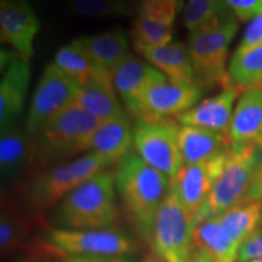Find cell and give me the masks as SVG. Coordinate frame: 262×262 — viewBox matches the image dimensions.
Segmentation results:
<instances>
[{
    "instance_id": "cell-1",
    "label": "cell",
    "mask_w": 262,
    "mask_h": 262,
    "mask_svg": "<svg viewBox=\"0 0 262 262\" xmlns=\"http://www.w3.org/2000/svg\"><path fill=\"white\" fill-rule=\"evenodd\" d=\"M114 185L127 217L139 233L150 242L156 215L168 194L171 180L130 153L118 165Z\"/></svg>"
},
{
    "instance_id": "cell-2",
    "label": "cell",
    "mask_w": 262,
    "mask_h": 262,
    "mask_svg": "<svg viewBox=\"0 0 262 262\" xmlns=\"http://www.w3.org/2000/svg\"><path fill=\"white\" fill-rule=\"evenodd\" d=\"M114 175L101 171L62 199L57 224L64 229H111L118 220Z\"/></svg>"
},
{
    "instance_id": "cell-3",
    "label": "cell",
    "mask_w": 262,
    "mask_h": 262,
    "mask_svg": "<svg viewBox=\"0 0 262 262\" xmlns=\"http://www.w3.org/2000/svg\"><path fill=\"white\" fill-rule=\"evenodd\" d=\"M100 122L77 102L64 108L32 137L39 168L88 152L91 135Z\"/></svg>"
},
{
    "instance_id": "cell-4",
    "label": "cell",
    "mask_w": 262,
    "mask_h": 262,
    "mask_svg": "<svg viewBox=\"0 0 262 262\" xmlns=\"http://www.w3.org/2000/svg\"><path fill=\"white\" fill-rule=\"evenodd\" d=\"M110 165L111 162L104 157L89 152L71 162L33 173L19 188L31 212L40 214Z\"/></svg>"
},
{
    "instance_id": "cell-5",
    "label": "cell",
    "mask_w": 262,
    "mask_h": 262,
    "mask_svg": "<svg viewBox=\"0 0 262 262\" xmlns=\"http://www.w3.org/2000/svg\"><path fill=\"white\" fill-rule=\"evenodd\" d=\"M238 31V19L228 14L192 32L188 40L195 84L204 86H232L227 66L229 44Z\"/></svg>"
},
{
    "instance_id": "cell-6",
    "label": "cell",
    "mask_w": 262,
    "mask_h": 262,
    "mask_svg": "<svg viewBox=\"0 0 262 262\" xmlns=\"http://www.w3.org/2000/svg\"><path fill=\"white\" fill-rule=\"evenodd\" d=\"M262 160V147L232 145L228 149L224 170L193 224L217 217L226 210L247 198L255 173Z\"/></svg>"
},
{
    "instance_id": "cell-7",
    "label": "cell",
    "mask_w": 262,
    "mask_h": 262,
    "mask_svg": "<svg viewBox=\"0 0 262 262\" xmlns=\"http://www.w3.org/2000/svg\"><path fill=\"white\" fill-rule=\"evenodd\" d=\"M193 216L182 205L171 183L153 224V250L168 262H187L193 251Z\"/></svg>"
},
{
    "instance_id": "cell-8",
    "label": "cell",
    "mask_w": 262,
    "mask_h": 262,
    "mask_svg": "<svg viewBox=\"0 0 262 262\" xmlns=\"http://www.w3.org/2000/svg\"><path fill=\"white\" fill-rule=\"evenodd\" d=\"M181 125L175 119L149 122L137 119L134 126V148L148 165L171 180L183 166L179 134Z\"/></svg>"
},
{
    "instance_id": "cell-9",
    "label": "cell",
    "mask_w": 262,
    "mask_h": 262,
    "mask_svg": "<svg viewBox=\"0 0 262 262\" xmlns=\"http://www.w3.org/2000/svg\"><path fill=\"white\" fill-rule=\"evenodd\" d=\"M79 86L54 62L49 63L42 71L29 106L26 120L28 135L34 136L49 119L77 102Z\"/></svg>"
},
{
    "instance_id": "cell-10",
    "label": "cell",
    "mask_w": 262,
    "mask_h": 262,
    "mask_svg": "<svg viewBox=\"0 0 262 262\" xmlns=\"http://www.w3.org/2000/svg\"><path fill=\"white\" fill-rule=\"evenodd\" d=\"M49 242L68 255H129L133 241L117 229H64L49 232Z\"/></svg>"
},
{
    "instance_id": "cell-11",
    "label": "cell",
    "mask_w": 262,
    "mask_h": 262,
    "mask_svg": "<svg viewBox=\"0 0 262 262\" xmlns=\"http://www.w3.org/2000/svg\"><path fill=\"white\" fill-rule=\"evenodd\" d=\"M202 95L203 88L196 84L159 81L152 85L141 98L136 120L159 122L175 119L176 116L196 106Z\"/></svg>"
},
{
    "instance_id": "cell-12",
    "label": "cell",
    "mask_w": 262,
    "mask_h": 262,
    "mask_svg": "<svg viewBox=\"0 0 262 262\" xmlns=\"http://www.w3.org/2000/svg\"><path fill=\"white\" fill-rule=\"evenodd\" d=\"M0 130L17 125L24 112L25 98L31 81L29 61L15 50L2 49L0 56Z\"/></svg>"
},
{
    "instance_id": "cell-13",
    "label": "cell",
    "mask_w": 262,
    "mask_h": 262,
    "mask_svg": "<svg viewBox=\"0 0 262 262\" xmlns=\"http://www.w3.org/2000/svg\"><path fill=\"white\" fill-rule=\"evenodd\" d=\"M228 150L204 162L183 165L171 183L186 210L198 214L224 170Z\"/></svg>"
},
{
    "instance_id": "cell-14",
    "label": "cell",
    "mask_w": 262,
    "mask_h": 262,
    "mask_svg": "<svg viewBox=\"0 0 262 262\" xmlns=\"http://www.w3.org/2000/svg\"><path fill=\"white\" fill-rule=\"evenodd\" d=\"M40 22L27 0H0V39L26 60L34 54Z\"/></svg>"
},
{
    "instance_id": "cell-15",
    "label": "cell",
    "mask_w": 262,
    "mask_h": 262,
    "mask_svg": "<svg viewBox=\"0 0 262 262\" xmlns=\"http://www.w3.org/2000/svg\"><path fill=\"white\" fill-rule=\"evenodd\" d=\"M0 171L3 188L25 183L38 166L34 142L26 130L17 125L0 130ZM35 173V172H34Z\"/></svg>"
},
{
    "instance_id": "cell-16",
    "label": "cell",
    "mask_w": 262,
    "mask_h": 262,
    "mask_svg": "<svg viewBox=\"0 0 262 262\" xmlns=\"http://www.w3.org/2000/svg\"><path fill=\"white\" fill-rule=\"evenodd\" d=\"M113 86L129 114L137 117L140 101L152 85L168 80L162 72L139 57L129 55L112 73Z\"/></svg>"
},
{
    "instance_id": "cell-17",
    "label": "cell",
    "mask_w": 262,
    "mask_h": 262,
    "mask_svg": "<svg viewBox=\"0 0 262 262\" xmlns=\"http://www.w3.org/2000/svg\"><path fill=\"white\" fill-rule=\"evenodd\" d=\"M244 93L243 89L232 85L220 93L202 101L191 110L175 117L181 126H198L228 134L229 124L233 116L234 103Z\"/></svg>"
},
{
    "instance_id": "cell-18",
    "label": "cell",
    "mask_w": 262,
    "mask_h": 262,
    "mask_svg": "<svg viewBox=\"0 0 262 262\" xmlns=\"http://www.w3.org/2000/svg\"><path fill=\"white\" fill-rule=\"evenodd\" d=\"M232 145L262 147V86L245 90L235 104L228 130Z\"/></svg>"
},
{
    "instance_id": "cell-19",
    "label": "cell",
    "mask_w": 262,
    "mask_h": 262,
    "mask_svg": "<svg viewBox=\"0 0 262 262\" xmlns=\"http://www.w3.org/2000/svg\"><path fill=\"white\" fill-rule=\"evenodd\" d=\"M131 147H134V127L124 114L100 123L90 137L88 152L102 156L114 164L126 158Z\"/></svg>"
},
{
    "instance_id": "cell-20",
    "label": "cell",
    "mask_w": 262,
    "mask_h": 262,
    "mask_svg": "<svg viewBox=\"0 0 262 262\" xmlns=\"http://www.w3.org/2000/svg\"><path fill=\"white\" fill-rule=\"evenodd\" d=\"M85 54L102 70L112 72L129 56V39L122 28L108 29L94 35L74 39Z\"/></svg>"
},
{
    "instance_id": "cell-21",
    "label": "cell",
    "mask_w": 262,
    "mask_h": 262,
    "mask_svg": "<svg viewBox=\"0 0 262 262\" xmlns=\"http://www.w3.org/2000/svg\"><path fill=\"white\" fill-rule=\"evenodd\" d=\"M183 165L211 159L231 148L228 134L198 126H181L179 134Z\"/></svg>"
},
{
    "instance_id": "cell-22",
    "label": "cell",
    "mask_w": 262,
    "mask_h": 262,
    "mask_svg": "<svg viewBox=\"0 0 262 262\" xmlns=\"http://www.w3.org/2000/svg\"><path fill=\"white\" fill-rule=\"evenodd\" d=\"M140 55L153 67L160 70L171 83L195 84L188 47L183 42L171 41L164 47L142 51Z\"/></svg>"
},
{
    "instance_id": "cell-23",
    "label": "cell",
    "mask_w": 262,
    "mask_h": 262,
    "mask_svg": "<svg viewBox=\"0 0 262 262\" xmlns=\"http://www.w3.org/2000/svg\"><path fill=\"white\" fill-rule=\"evenodd\" d=\"M77 103L100 123L125 114L112 80H90L80 85Z\"/></svg>"
},
{
    "instance_id": "cell-24",
    "label": "cell",
    "mask_w": 262,
    "mask_h": 262,
    "mask_svg": "<svg viewBox=\"0 0 262 262\" xmlns=\"http://www.w3.org/2000/svg\"><path fill=\"white\" fill-rule=\"evenodd\" d=\"M219 224L235 247L241 248L262 225V201L243 199L217 216Z\"/></svg>"
},
{
    "instance_id": "cell-25",
    "label": "cell",
    "mask_w": 262,
    "mask_h": 262,
    "mask_svg": "<svg viewBox=\"0 0 262 262\" xmlns=\"http://www.w3.org/2000/svg\"><path fill=\"white\" fill-rule=\"evenodd\" d=\"M42 224L44 220L39 214L35 212L25 214L16 210L15 205L11 206L8 202H3L2 219H0L2 254L10 255L24 248L32 231Z\"/></svg>"
},
{
    "instance_id": "cell-26",
    "label": "cell",
    "mask_w": 262,
    "mask_h": 262,
    "mask_svg": "<svg viewBox=\"0 0 262 262\" xmlns=\"http://www.w3.org/2000/svg\"><path fill=\"white\" fill-rule=\"evenodd\" d=\"M54 63L79 85L90 80H112L110 72L98 67L74 40L58 49Z\"/></svg>"
},
{
    "instance_id": "cell-27",
    "label": "cell",
    "mask_w": 262,
    "mask_h": 262,
    "mask_svg": "<svg viewBox=\"0 0 262 262\" xmlns=\"http://www.w3.org/2000/svg\"><path fill=\"white\" fill-rule=\"evenodd\" d=\"M193 249L209 255L215 262H235L239 250L222 229L217 217L195 226L193 231Z\"/></svg>"
},
{
    "instance_id": "cell-28",
    "label": "cell",
    "mask_w": 262,
    "mask_h": 262,
    "mask_svg": "<svg viewBox=\"0 0 262 262\" xmlns=\"http://www.w3.org/2000/svg\"><path fill=\"white\" fill-rule=\"evenodd\" d=\"M228 73L232 84L244 91L262 86V45L245 51L235 50L229 61Z\"/></svg>"
},
{
    "instance_id": "cell-29",
    "label": "cell",
    "mask_w": 262,
    "mask_h": 262,
    "mask_svg": "<svg viewBox=\"0 0 262 262\" xmlns=\"http://www.w3.org/2000/svg\"><path fill=\"white\" fill-rule=\"evenodd\" d=\"M173 26H168L152 21L137 15L131 28V40L135 50L142 51L168 45L173 41Z\"/></svg>"
},
{
    "instance_id": "cell-30",
    "label": "cell",
    "mask_w": 262,
    "mask_h": 262,
    "mask_svg": "<svg viewBox=\"0 0 262 262\" xmlns=\"http://www.w3.org/2000/svg\"><path fill=\"white\" fill-rule=\"evenodd\" d=\"M231 12L225 0H187L183 9V25L192 33Z\"/></svg>"
},
{
    "instance_id": "cell-31",
    "label": "cell",
    "mask_w": 262,
    "mask_h": 262,
    "mask_svg": "<svg viewBox=\"0 0 262 262\" xmlns=\"http://www.w3.org/2000/svg\"><path fill=\"white\" fill-rule=\"evenodd\" d=\"M67 9L72 14L83 17L110 18L123 16L113 0H68Z\"/></svg>"
},
{
    "instance_id": "cell-32",
    "label": "cell",
    "mask_w": 262,
    "mask_h": 262,
    "mask_svg": "<svg viewBox=\"0 0 262 262\" xmlns=\"http://www.w3.org/2000/svg\"><path fill=\"white\" fill-rule=\"evenodd\" d=\"M182 0H142L139 15L159 24L173 26Z\"/></svg>"
},
{
    "instance_id": "cell-33",
    "label": "cell",
    "mask_w": 262,
    "mask_h": 262,
    "mask_svg": "<svg viewBox=\"0 0 262 262\" xmlns=\"http://www.w3.org/2000/svg\"><path fill=\"white\" fill-rule=\"evenodd\" d=\"M232 14L241 22H248L262 12V0H225Z\"/></svg>"
},
{
    "instance_id": "cell-34",
    "label": "cell",
    "mask_w": 262,
    "mask_h": 262,
    "mask_svg": "<svg viewBox=\"0 0 262 262\" xmlns=\"http://www.w3.org/2000/svg\"><path fill=\"white\" fill-rule=\"evenodd\" d=\"M262 45V12L255 16L249 21V25L245 28L243 38H242L238 51L250 50V49L261 47Z\"/></svg>"
},
{
    "instance_id": "cell-35",
    "label": "cell",
    "mask_w": 262,
    "mask_h": 262,
    "mask_svg": "<svg viewBox=\"0 0 262 262\" xmlns=\"http://www.w3.org/2000/svg\"><path fill=\"white\" fill-rule=\"evenodd\" d=\"M262 260V228L249 237L238 250L237 262H251Z\"/></svg>"
},
{
    "instance_id": "cell-36",
    "label": "cell",
    "mask_w": 262,
    "mask_h": 262,
    "mask_svg": "<svg viewBox=\"0 0 262 262\" xmlns=\"http://www.w3.org/2000/svg\"><path fill=\"white\" fill-rule=\"evenodd\" d=\"M60 262H135L129 255H68L63 254Z\"/></svg>"
},
{
    "instance_id": "cell-37",
    "label": "cell",
    "mask_w": 262,
    "mask_h": 262,
    "mask_svg": "<svg viewBox=\"0 0 262 262\" xmlns=\"http://www.w3.org/2000/svg\"><path fill=\"white\" fill-rule=\"evenodd\" d=\"M245 199H251V201H262V160L256 170L253 183H251V187L249 189L247 198Z\"/></svg>"
},
{
    "instance_id": "cell-38",
    "label": "cell",
    "mask_w": 262,
    "mask_h": 262,
    "mask_svg": "<svg viewBox=\"0 0 262 262\" xmlns=\"http://www.w3.org/2000/svg\"><path fill=\"white\" fill-rule=\"evenodd\" d=\"M120 9L123 16H133L139 15L140 6L142 0H113Z\"/></svg>"
},
{
    "instance_id": "cell-39",
    "label": "cell",
    "mask_w": 262,
    "mask_h": 262,
    "mask_svg": "<svg viewBox=\"0 0 262 262\" xmlns=\"http://www.w3.org/2000/svg\"><path fill=\"white\" fill-rule=\"evenodd\" d=\"M187 262H215V261L212 260L209 255L203 253V251L196 250V249H193L191 256H189Z\"/></svg>"
},
{
    "instance_id": "cell-40",
    "label": "cell",
    "mask_w": 262,
    "mask_h": 262,
    "mask_svg": "<svg viewBox=\"0 0 262 262\" xmlns=\"http://www.w3.org/2000/svg\"><path fill=\"white\" fill-rule=\"evenodd\" d=\"M142 262H168L165 258H163L162 256H159L158 254H153V255H148L146 258H143Z\"/></svg>"
},
{
    "instance_id": "cell-41",
    "label": "cell",
    "mask_w": 262,
    "mask_h": 262,
    "mask_svg": "<svg viewBox=\"0 0 262 262\" xmlns=\"http://www.w3.org/2000/svg\"><path fill=\"white\" fill-rule=\"evenodd\" d=\"M21 262H42V261H35L34 258H28V260H24V261H21Z\"/></svg>"
},
{
    "instance_id": "cell-42",
    "label": "cell",
    "mask_w": 262,
    "mask_h": 262,
    "mask_svg": "<svg viewBox=\"0 0 262 262\" xmlns=\"http://www.w3.org/2000/svg\"><path fill=\"white\" fill-rule=\"evenodd\" d=\"M251 262H262V260H255V261H251Z\"/></svg>"
}]
</instances>
